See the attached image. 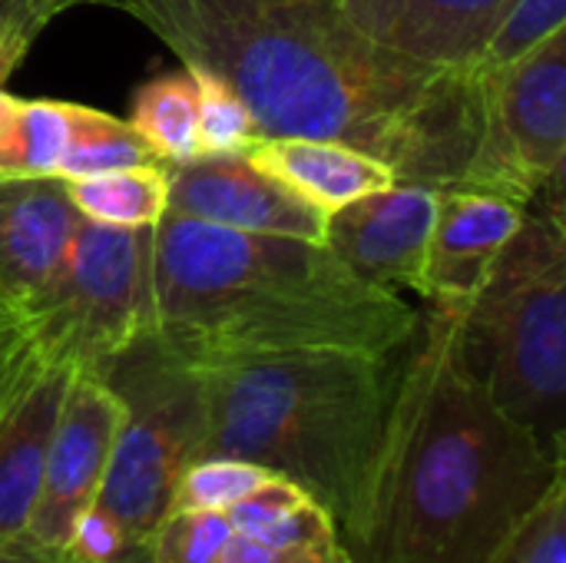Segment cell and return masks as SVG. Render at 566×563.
<instances>
[{
	"instance_id": "cell-1",
	"label": "cell",
	"mask_w": 566,
	"mask_h": 563,
	"mask_svg": "<svg viewBox=\"0 0 566 563\" xmlns=\"http://www.w3.org/2000/svg\"><path fill=\"white\" fill-rule=\"evenodd\" d=\"M119 10L182 66L222 76L259 136L338 139L398 183L458 186L481 136V73L431 66L365 37L338 0H50Z\"/></svg>"
},
{
	"instance_id": "cell-2",
	"label": "cell",
	"mask_w": 566,
	"mask_h": 563,
	"mask_svg": "<svg viewBox=\"0 0 566 563\" xmlns=\"http://www.w3.org/2000/svg\"><path fill=\"white\" fill-rule=\"evenodd\" d=\"M566 471L504 415L461 355L458 322L424 309L398 368L368 488L342 528L352 563H491Z\"/></svg>"
},
{
	"instance_id": "cell-3",
	"label": "cell",
	"mask_w": 566,
	"mask_h": 563,
	"mask_svg": "<svg viewBox=\"0 0 566 563\" xmlns=\"http://www.w3.org/2000/svg\"><path fill=\"white\" fill-rule=\"evenodd\" d=\"M421 309L352 272L325 242L166 212L146 232V329L189 365L292 352L395 355Z\"/></svg>"
},
{
	"instance_id": "cell-4",
	"label": "cell",
	"mask_w": 566,
	"mask_h": 563,
	"mask_svg": "<svg viewBox=\"0 0 566 563\" xmlns=\"http://www.w3.org/2000/svg\"><path fill=\"white\" fill-rule=\"evenodd\" d=\"M405 348L395 355L292 352L202 365L199 458H239L298 484L342 531L381 451Z\"/></svg>"
},
{
	"instance_id": "cell-5",
	"label": "cell",
	"mask_w": 566,
	"mask_h": 563,
	"mask_svg": "<svg viewBox=\"0 0 566 563\" xmlns=\"http://www.w3.org/2000/svg\"><path fill=\"white\" fill-rule=\"evenodd\" d=\"M454 322L461 355L497 408L531 428L547 451L566 455L564 202H541L527 212Z\"/></svg>"
},
{
	"instance_id": "cell-6",
	"label": "cell",
	"mask_w": 566,
	"mask_h": 563,
	"mask_svg": "<svg viewBox=\"0 0 566 563\" xmlns=\"http://www.w3.org/2000/svg\"><path fill=\"white\" fill-rule=\"evenodd\" d=\"M99 378L119 395L123 421L93 508L136 538H149L156 521L172 508L182 471L199 458L206 431L202 372L143 332Z\"/></svg>"
},
{
	"instance_id": "cell-7",
	"label": "cell",
	"mask_w": 566,
	"mask_h": 563,
	"mask_svg": "<svg viewBox=\"0 0 566 563\" xmlns=\"http://www.w3.org/2000/svg\"><path fill=\"white\" fill-rule=\"evenodd\" d=\"M146 232L83 219L23 309L46 365L99 375L146 329Z\"/></svg>"
},
{
	"instance_id": "cell-8",
	"label": "cell",
	"mask_w": 566,
	"mask_h": 563,
	"mask_svg": "<svg viewBox=\"0 0 566 563\" xmlns=\"http://www.w3.org/2000/svg\"><path fill=\"white\" fill-rule=\"evenodd\" d=\"M566 30L501 70H481V136L458 186L527 209L564 202Z\"/></svg>"
},
{
	"instance_id": "cell-9",
	"label": "cell",
	"mask_w": 566,
	"mask_h": 563,
	"mask_svg": "<svg viewBox=\"0 0 566 563\" xmlns=\"http://www.w3.org/2000/svg\"><path fill=\"white\" fill-rule=\"evenodd\" d=\"M159 163L129 119L66 100H27L0 90V176L83 179Z\"/></svg>"
},
{
	"instance_id": "cell-10",
	"label": "cell",
	"mask_w": 566,
	"mask_h": 563,
	"mask_svg": "<svg viewBox=\"0 0 566 563\" xmlns=\"http://www.w3.org/2000/svg\"><path fill=\"white\" fill-rule=\"evenodd\" d=\"M119 421V395L93 372H70L43 461L40 494L23 534L36 548L60 557L76 521L96 504Z\"/></svg>"
},
{
	"instance_id": "cell-11",
	"label": "cell",
	"mask_w": 566,
	"mask_h": 563,
	"mask_svg": "<svg viewBox=\"0 0 566 563\" xmlns=\"http://www.w3.org/2000/svg\"><path fill=\"white\" fill-rule=\"evenodd\" d=\"M438 206L441 189L395 183L332 212L322 242L361 279L421 299Z\"/></svg>"
},
{
	"instance_id": "cell-12",
	"label": "cell",
	"mask_w": 566,
	"mask_h": 563,
	"mask_svg": "<svg viewBox=\"0 0 566 563\" xmlns=\"http://www.w3.org/2000/svg\"><path fill=\"white\" fill-rule=\"evenodd\" d=\"M166 169L169 212L176 216L259 236L325 239V216L262 173L249 156H192L166 163Z\"/></svg>"
},
{
	"instance_id": "cell-13",
	"label": "cell",
	"mask_w": 566,
	"mask_h": 563,
	"mask_svg": "<svg viewBox=\"0 0 566 563\" xmlns=\"http://www.w3.org/2000/svg\"><path fill=\"white\" fill-rule=\"evenodd\" d=\"M527 212V206L494 192L468 186L441 189L421 292L428 309L461 319L511 239L521 232Z\"/></svg>"
},
{
	"instance_id": "cell-14",
	"label": "cell",
	"mask_w": 566,
	"mask_h": 563,
	"mask_svg": "<svg viewBox=\"0 0 566 563\" xmlns=\"http://www.w3.org/2000/svg\"><path fill=\"white\" fill-rule=\"evenodd\" d=\"M514 0H338L345 17L375 43L448 70L478 60Z\"/></svg>"
},
{
	"instance_id": "cell-15",
	"label": "cell",
	"mask_w": 566,
	"mask_h": 563,
	"mask_svg": "<svg viewBox=\"0 0 566 563\" xmlns=\"http://www.w3.org/2000/svg\"><path fill=\"white\" fill-rule=\"evenodd\" d=\"M76 222L63 179L0 176V315L23 325V309L50 279Z\"/></svg>"
},
{
	"instance_id": "cell-16",
	"label": "cell",
	"mask_w": 566,
	"mask_h": 563,
	"mask_svg": "<svg viewBox=\"0 0 566 563\" xmlns=\"http://www.w3.org/2000/svg\"><path fill=\"white\" fill-rule=\"evenodd\" d=\"M232 534L216 563H352L338 521L285 478L229 508Z\"/></svg>"
},
{
	"instance_id": "cell-17",
	"label": "cell",
	"mask_w": 566,
	"mask_h": 563,
	"mask_svg": "<svg viewBox=\"0 0 566 563\" xmlns=\"http://www.w3.org/2000/svg\"><path fill=\"white\" fill-rule=\"evenodd\" d=\"M70 368L40 365L0 415V541L27 534Z\"/></svg>"
},
{
	"instance_id": "cell-18",
	"label": "cell",
	"mask_w": 566,
	"mask_h": 563,
	"mask_svg": "<svg viewBox=\"0 0 566 563\" xmlns=\"http://www.w3.org/2000/svg\"><path fill=\"white\" fill-rule=\"evenodd\" d=\"M245 156L325 219L342 206L398 183V176L381 159L338 139L259 136Z\"/></svg>"
},
{
	"instance_id": "cell-19",
	"label": "cell",
	"mask_w": 566,
	"mask_h": 563,
	"mask_svg": "<svg viewBox=\"0 0 566 563\" xmlns=\"http://www.w3.org/2000/svg\"><path fill=\"white\" fill-rule=\"evenodd\" d=\"M66 192L83 219L123 229H153L169 212V169L166 163L123 166L70 179Z\"/></svg>"
},
{
	"instance_id": "cell-20",
	"label": "cell",
	"mask_w": 566,
	"mask_h": 563,
	"mask_svg": "<svg viewBox=\"0 0 566 563\" xmlns=\"http://www.w3.org/2000/svg\"><path fill=\"white\" fill-rule=\"evenodd\" d=\"M129 126L143 136L159 163H186L199 156L192 73L176 70L143 83L133 96Z\"/></svg>"
},
{
	"instance_id": "cell-21",
	"label": "cell",
	"mask_w": 566,
	"mask_h": 563,
	"mask_svg": "<svg viewBox=\"0 0 566 563\" xmlns=\"http://www.w3.org/2000/svg\"><path fill=\"white\" fill-rule=\"evenodd\" d=\"M196 80V143L199 156H245L259 126L245 100L212 70L186 66Z\"/></svg>"
},
{
	"instance_id": "cell-22",
	"label": "cell",
	"mask_w": 566,
	"mask_h": 563,
	"mask_svg": "<svg viewBox=\"0 0 566 563\" xmlns=\"http://www.w3.org/2000/svg\"><path fill=\"white\" fill-rule=\"evenodd\" d=\"M229 534V511L169 508L149 531V563H216Z\"/></svg>"
},
{
	"instance_id": "cell-23",
	"label": "cell",
	"mask_w": 566,
	"mask_h": 563,
	"mask_svg": "<svg viewBox=\"0 0 566 563\" xmlns=\"http://www.w3.org/2000/svg\"><path fill=\"white\" fill-rule=\"evenodd\" d=\"M269 478L275 475L239 458H196L176 484L172 508L229 511L249 494H255Z\"/></svg>"
},
{
	"instance_id": "cell-24",
	"label": "cell",
	"mask_w": 566,
	"mask_h": 563,
	"mask_svg": "<svg viewBox=\"0 0 566 563\" xmlns=\"http://www.w3.org/2000/svg\"><path fill=\"white\" fill-rule=\"evenodd\" d=\"M491 563H566V471L517 521Z\"/></svg>"
},
{
	"instance_id": "cell-25",
	"label": "cell",
	"mask_w": 566,
	"mask_h": 563,
	"mask_svg": "<svg viewBox=\"0 0 566 563\" xmlns=\"http://www.w3.org/2000/svg\"><path fill=\"white\" fill-rule=\"evenodd\" d=\"M566 30V0H514L504 17L497 20L481 60H478V73L481 70H501L514 60H521L524 53H531L534 46H541L544 40H551L554 33Z\"/></svg>"
},
{
	"instance_id": "cell-26",
	"label": "cell",
	"mask_w": 566,
	"mask_h": 563,
	"mask_svg": "<svg viewBox=\"0 0 566 563\" xmlns=\"http://www.w3.org/2000/svg\"><path fill=\"white\" fill-rule=\"evenodd\" d=\"M63 563H149V538H136L133 531H126L119 521H113L106 511L99 508H90L63 554H60Z\"/></svg>"
},
{
	"instance_id": "cell-27",
	"label": "cell",
	"mask_w": 566,
	"mask_h": 563,
	"mask_svg": "<svg viewBox=\"0 0 566 563\" xmlns=\"http://www.w3.org/2000/svg\"><path fill=\"white\" fill-rule=\"evenodd\" d=\"M50 17V0H0V83L17 70Z\"/></svg>"
},
{
	"instance_id": "cell-28",
	"label": "cell",
	"mask_w": 566,
	"mask_h": 563,
	"mask_svg": "<svg viewBox=\"0 0 566 563\" xmlns=\"http://www.w3.org/2000/svg\"><path fill=\"white\" fill-rule=\"evenodd\" d=\"M43 365L36 348L30 345L20 322L0 315V415L13 402V395L23 388V382Z\"/></svg>"
},
{
	"instance_id": "cell-29",
	"label": "cell",
	"mask_w": 566,
	"mask_h": 563,
	"mask_svg": "<svg viewBox=\"0 0 566 563\" xmlns=\"http://www.w3.org/2000/svg\"><path fill=\"white\" fill-rule=\"evenodd\" d=\"M0 563H60V557L36 548L30 538H13V541H0Z\"/></svg>"
},
{
	"instance_id": "cell-30",
	"label": "cell",
	"mask_w": 566,
	"mask_h": 563,
	"mask_svg": "<svg viewBox=\"0 0 566 563\" xmlns=\"http://www.w3.org/2000/svg\"><path fill=\"white\" fill-rule=\"evenodd\" d=\"M60 563H63V561H60Z\"/></svg>"
}]
</instances>
